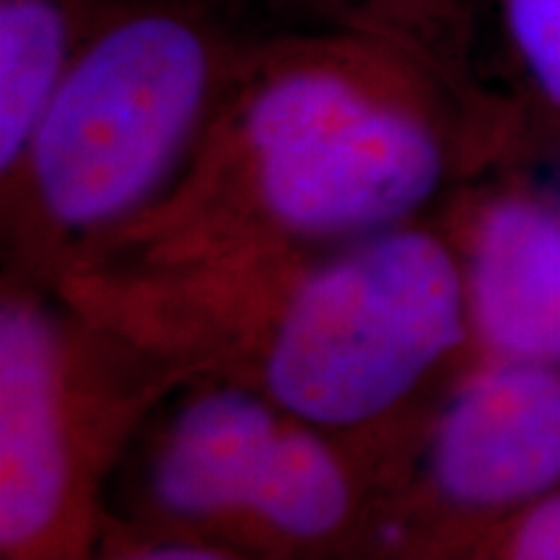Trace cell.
I'll list each match as a JSON object with an SVG mask.
<instances>
[{"label": "cell", "instance_id": "8fae6325", "mask_svg": "<svg viewBox=\"0 0 560 560\" xmlns=\"http://www.w3.org/2000/svg\"><path fill=\"white\" fill-rule=\"evenodd\" d=\"M470 560H560V488L490 532Z\"/></svg>", "mask_w": 560, "mask_h": 560}, {"label": "cell", "instance_id": "52a82bcc", "mask_svg": "<svg viewBox=\"0 0 560 560\" xmlns=\"http://www.w3.org/2000/svg\"><path fill=\"white\" fill-rule=\"evenodd\" d=\"M283 420L249 384L200 380L151 441L138 524L229 548Z\"/></svg>", "mask_w": 560, "mask_h": 560}, {"label": "cell", "instance_id": "8992f818", "mask_svg": "<svg viewBox=\"0 0 560 560\" xmlns=\"http://www.w3.org/2000/svg\"><path fill=\"white\" fill-rule=\"evenodd\" d=\"M462 262L472 353L560 366V198L516 179L457 190L441 221Z\"/></svg>", "mask_w": 560, "mask_h": 560}, {"label": "cell", "instance_id": "6da1fadb", "mask_svg": "<svg viewBox=\"0 0 560 560\" xmlns=\"http://www.w3.org/2000/svg\"><path fill=\"white\" fill-rule=\"evenodd\" d=\"M514 136L465 52L314 26L252 37L185 177L104 257L342 247L423 221Z\"/></svg>", "mask_w": 560, "mask_h": 560}, {"label": "cell", "instance_id": "9c48e42d", "mask_svg": "<svg viewBox=\"0 0 560 560\" xmlns=\"http://www.w3.org/2000/svg\"><path fill=\"white\" fill-rule=\"evenodd\" d=\"M304 19L301 26L380 34L416 45L467 52L470 0H262Z\"/></svg>", "mask_w": 560, "mask_h": 560}, {"label": "cell", "instance_id": "7a4b0ae2", "mask_svg": "<svg viewBox=\"0 0 560 560\" xmlns=\"http://www.w3.org/2000/svg\"><path fill=\"white\" fill-rule=\"evenodd\" d=\"M177 338L190 371L355 439H384L472 350L459 255L425 219L325 252L208 265L182 296Z\"/></svg>", "mask_w": 560, "mask_h": 560}, {"label": "cell", "instance_id": "277c9868", "mask_svg": "<svg viewBox=\"0 0 560 560\" xmlns=\"http://www.w3.org/2000/svg\"><path fill=\"white\" fill-rule=\"evenodd\" d=\"M166 371L30 285L0 301V560H96L100 486Z\"/></svg>", "mask_w": 560, "mask_h": 560}, {"label": "cell", "instance_id": "3957f363", "mask_svg": "<svg viewBox=\"0 0 560 560\" xmlns=\"http://www.w3.org/2000/svg\"><path fill=\"white\" fill-rule=\"evenodd\" d=\"M252 37L219 0H107L24 156L3 221L42 268L100 260L170 198Z\"/></svg>", "mask_w": 560, "mask_h": 560}, {"label": "cell", "instance_id": "5b68a950", "mask_svg": "<svg viewBox=\"0 0 560 560\" xmlns=\"http://www.w3.org/2000/svg\"><path fill=\"white\" fill-rule=\"evenodd\" d=\"M558 488L560 366L478 359L425 418L350 560H470Z\"/></svg>", "mask_w": 560, "mask_h": 560}, {"label": "cell", "instance_id": "30bf717a", "mask_svg": "<svg viewBox=\"0 0 560 560\" xmlns=\"http://www.w3.org/2000/svg\"><path fill=\"white\" fill-rule=\"evenodd\" d=\"M495 9L532 107L560 136V0H495Z\"/></svg>", "mask_w": 560, "mask_h": 560}, {"label": "cell", "instance_id": "ba28073f", "mask_svg": "<svg viewBox=\"0 0 560 560\" xmlns=\"http://www.w3.org/2000/svg\"><path fill=\"white\" fill-rule=\"evenodd\" d=\"M107 0H0V179L79 60Z\"/></svg>", "mask_w": 560, "mask_h": 560}, {"label": "cell", "instance_id": "7c38bea8", "mask_svg": "<svg viewBox=\"0 0 560 560\" xmlns=\"http://www.w3.org/2000/svg\"><path fill=\"white\" fill-rule=\"evenodd\" d=\"M96 560H247L240 552L200 537L145 527L138 522H109Z\"/></svg>", "mask_w": 560, "mask_h": 560}]
</instances>
